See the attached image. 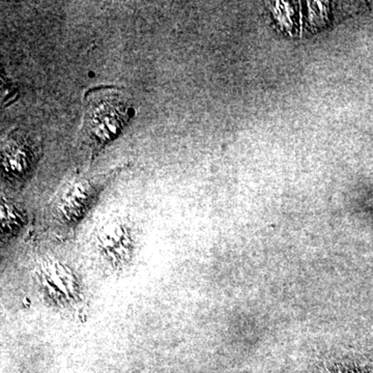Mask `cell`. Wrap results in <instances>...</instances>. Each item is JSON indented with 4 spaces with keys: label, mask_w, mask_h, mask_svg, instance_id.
I'll return each mask as SVG.
<instances>
[{
    "label": "cell",
    "mask_w": 373,
    "mask_h": 373,
    "mask_svg": "<svg viewBox=\"0 0 373 373\" xmlns=\"http://www.w3.org/2000/svg\"><path fill=\"white\" fill-rule=\"evenodd\" d=\"M99 247L103 256L108 259L122 260L128 258L130 252L129 232L124 225L111 222L105 225L99 232Z\"/></svg>",
    "instance_id": "cell-3"
},
{
    "label": "cell",
    "mask_w": 373,
    "mask_h": 373,
    "mask_svg": "<svg viewBox=\"0 0 373 373\" xmlns=\"http://www.w3.org/2000/svg\"><path fill=\"white\" fill-rule=\"evenodd\" d=\"M128 122L129 105L120 96H104L87 108L86 134L93 144L104 145L115 139Z\"/></svg>",
    "instance_id": "cell-1"
},
{
    "label": "cell",
    "mask_w": 373,
    "mask_h": 373,
    "mask_svg": "<svg viewBox=\"0 0 373 373\" xmlns=\"http://www.w3.org/2000/svg\"><path fill=\"white\" fill-rule=\"evenodd\" d=\"M40 279L47 294L57 300L70 302L77 294L75 277L68 268L59 263H45Z\"/></svg>",
    "instance_id": "cell-2"
}]
</instances>
